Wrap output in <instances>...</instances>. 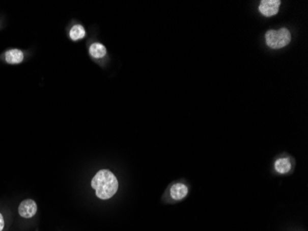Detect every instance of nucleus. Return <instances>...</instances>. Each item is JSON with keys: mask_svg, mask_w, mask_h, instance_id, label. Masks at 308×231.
Returning a JSON list of instances; mask_svg holds the SVG:
<instances>
[{"mask_svg": "<svg viewBox=\"0 0 308 231\" xmlns=\"http://www.w3.org/2000/svg\"><path fill=\"white\" fill-rule=\"evenodd\" d=\"M85 35H86V31L84 29L83 26L80 24L74 25L69 32V37L73 41L83 39Z\"/></svg>", "mask_w": 308, "mask_h": 231, "instance_id": "nucleus-8", "label": "nucleus"}, {"mask_svg": "<svg viewBox=\"0 0 308 231\" xmlns=\"http://www.w3.org/2000/svg\"><path fill=\"white\" fill-rule=\"evenodd\" d=\"M36 213H37V203L34 200L27 199L20 202L19 207V214L20 217L31 218L35 217Z\"/></svg>", "mask_w": 308, "mask_h": 231, "instance_id": "nucleus-4", "label": "nucleus"}, {"mask_svg": "<svg viewBox=\"0 0 308 231\" xmlns=\"http://www.w3.org/2000/svg\"><path fill=\"white\" fill-rule=\"evenodd\" d=\"M187 192H188V189L185 184L176 183L172 186L170 194L174 200L179 201V200L184 199L187 195Z\"/></svg>", "mask_w": 308, "mask_h": 231, "instance_id": "nucleus-6", "label": "nucleus"}, {"mask_svg": "<svg viewBox=\"0 0 308 231\" xmlns=\"http://www.w3.org/2000/svg\"><path fill=\"white\" fill-rule=\"evenodd\" d=\"M279 6V0H263L259 5V10L261 14L266 17H271L278 13Z\"/></svg>", "mask_w": 308, "mask_h": 231, "instance_id": "nucleus-3", "label": "nucleus"}, {"mask_svg": "<svg viewBox=\"0 0 308 231\" xmlns=\"http://www.w3.org/2000/svg\"><path fill=\"white\" fill-rule=\"evenodd\" d=\"M291 161L289 158H279L275 162V169L278 173L285 174L291 170Z\"/></svg>", "mask_w": 308, "mask_h": 231, "instance_id": "nucleus-9", "label": "nucleus"}, {"mask_svg": "<svg viewBox=\"0 0 308 231\" xmlns=\"http://www.w3.org/2000/svg\"><path fill=\"white\" fill-rule=\"evenodd\" d=\"M5 59L9 64H20L24 59V54L21 50L17 48L8 50L6 52Z\"/></svg>", "mask_w": 308, "mask_h": 231, "instance_id": "nucleus-5", "label": "nucleus"}, {"mask_svg": "<svg viewBox=\"0 0 308 231\" xmlns=\"http://www.w3.org/2000/svg\"><path fill=\"white\" fill-rule=\"evenodd\" d=\"M92 188L99 199L108 200L118 192V178L110 170L102 169L93 177Z\"/></svg>", "mask_w": 308, "mask_h": 231, "instance_id": "nucleus-1", "label": "nucleus"}, {"mask_svg": "<svg viewBox=\"0 0 308 231\" xmlns=\"http://www.w3.org/2000/svg\"><path fill=\"white\" fill-rule=\"evenodd\" d=\"M266 43L272 49H279L286 46L291 42V33L286 28H282L279 31L270 30L265 35Z\"/></svg>", "mask_w": 308, "mask_h": 231, "instance_id": "nucleus-2", "label": "nucleus"}, {"mask_svg": "<svg viewBox=\"0 0 308 231\" xmlns=\"http://www.w3.org/2000/svg\"><path fill=\"white\" fill-rule=\"evenodd\" d=\"M5 226V221H4V217L2 216V214L0 213V231L3 230Z\"/></svg>", "mask_w": 308, "mask_h": 231, "instance_id": "nucleus-10", "label": "nucleus"}, {"mask_svg": "<svg viewBox=\"0 0 308 231\" xmlns=\"http://www.w3.org/2000/svg\"><path fill=\"white\" fill-rule=\"evenodd\" d=\"M90 54L94 59H103L106 55V48L101 43H93L90 46Z\"/></svg>", "mask_w": 308, "mask_h": 231, "instance_id": "nucleus-7", "label": "nucleus"}]
</instances>
